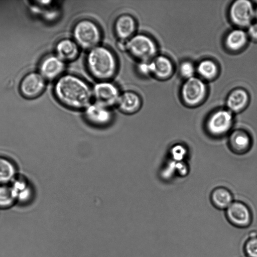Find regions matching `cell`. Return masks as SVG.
Wrapping results in <instances>:
<instances>
[{"mask_svg":"<svg viewBox=\"0 0 257 257\" xmlns=\"http://www.w3.org/2000/svg\"><path fill=\"white\" fill-rule=\"evenodd\" d=\"M150 65L151 75L160 79L169 77L173 71L172 62L164 56H156L150 61Z\"/></svg>","mask_w":257,"mask_h":257,"instance_id":"18","label":"cell"},{"mask_svg":"<svg viewBox=\"0 0 257 257\" xmlns=\"http://www.w3.org/2000/svg\"><path fill=\"white\" fill-rule=\"evenodd\" d=\"M248 39L247 33L240 29L231 31L225 39V44L227 48L232 51H237L243 48Z\"/></svg>","mask_w":257,"mask_h":257,"instance_id":"22","label":"cell"},{"mask_svg":"<svg viewBox=\"0 0 257 257\" xmlns=\"http://www.w3.org/2000/svg\"><path fill=\"white\" fill-rule=\"evenodd\" d=\"M195 71L194 65L189 61L183 62L180 67V74L186 79L194 77Z\"/></svg>","mask_w":257,"mask_h":257,"instance_id":"27","label":"cell"},{"mask_svg":"<svg viewBox=\"0 0 257 257\" xmlns=\"http://www.w3.org/2000/svg\"><path fill=\"white\" fill-rule=\"evenodd\" d=\"M80 48L73 39H63L58 41L56 45L55 55L65 62L71 61L78 56Z\"/></svg>","mask_w":257,"mask_h":257,"instance_id":"17","label":"cell"},{"mask_svg":"<svg viewBox=\"0 0 257 257\" xmlns=\"http://www.w3.org/2000/svg\"><path fill=\"white\" fill-rule=\"evenodd\" d=\"M54 92L58 101L74 110H84L93 99L92 88L88 83L71 74H63L57 79Z\"/></svg>","mask_w":257,"mask_h":257,"instance_id":"1","label":"cell"},{"mask_svg":"<svg viewBox=\"0 0 257 257\" xmlns=\"http://www.w3.org/2000/svg\"><path fill=\"white\" fill-rule=\"evenodd\" d=\"M206 89L205 83L200 78L194 76L186 79L181 89L183 100L187 105H197L204 98Z\"/></svg>","mask_w":257,"mask_h":257,"instance_id":"9","label":"cell"},{"mask_svg":"<svg viewBox=\"0 0 257 257\" xmlns=\"http://www.w3.org/2000/svg\"><path fill=\"white\" fill-rule=\"evenodd\" d=\"M65 69V62L56 55L46 57L40 66V73L45 80L57 79L63 74Z\"/></svg>","mask_w":257,"mask_h":257,"instance_id":"13","label":"cell"},{"mask_svg":"<svg viewBox=\"0 0 257 257\" xmlns=\"http://www.w3.org/2000/svg\"><path fill=\"white\" fill-rule=\"evenodd\" d=\"M233 123L232 113L227 109H220L208 117L205 123V129L211 137L220 138L230 132Z\"/></svg>","mask_w":257,"mask_h":257,"instance_id":"5","label":"cell"},{"mask_svg":"<svg viewBox=\"0 0 257 257\" xmlns=\"http://www.w3.org/2000/svg\"><path fill=\"white\" fill-rule=\"evenodd\" d=\"M10 184L17 204L27 205L33 200L34 189L26 177L19 174Z\"/></svg>","mask_w":257,"mask_h":257,"instance_id":"11","label":"cell"},{"mask_svg":"<svg viewBox=\"0 0 257 257\" xmlns=\"http://www.w3.org/2000/svg\"><path fill=\"white\" fill-rule=\"evenodd\" d=\"M247 34L252 40L257 41V23H252L247 27Z\"/></svg>","mask_w":257,"mask_h":257,"instance_id":"29","label":"cell"},{"mask_svg":"<svg viewBox=\"0 0 257 257\" xmlns=\"http://www.w3.org/2000/svg\"><path fill=\"white\" fill-rule=\"evenodd\" d=\"M138 71L142 75L148 76L151 75L150 61L139 62L137 66Z\"/></svg>","mask_w":257,"mask_h":257,"instance_id":"28","label":"cell"},{"mask_svg":"<svg viewBox=\"0 0 257 257\" xmlns=\"http://www.w3.org/2000/svg\"><path fill=\"white\" fill-rule=\"evenodd\" d=\"M18 175L16 164L11 159L0 156V185L10 184Z\"/></svg>","mask_w":257,"mask_h":257,"instance_id":"21","label":"cell"},{"mask_svg":"<svg viewBox=\"0 0 257 257\" xmlns=\"http://www.w3.org/2000/svg\"><path fill=\"white\" fill-rule=\"evenodd\" d=\"M248 101V95L244 90L235 89L232 91L227 98V109L232 113L239 112L245 108Z\"/></svg>","mask_w":257,"mask_h":257,"instance_id":"19","label":"cell"},{"mask_svg":"<svg viewBox=\"0 0 257 257\" xmlns=\"http://www.w3.org/2000/svg\"><path fill=\"white\" fill-rule=\"evenodd\" d=\"M196 70L202 77L210 79L216 76L218 68L213 61L210 60H204L199 63Z\"/></svg>","mask_w":257,"mask_h":257,"instance_id":"25","label":"cell"},{"mask_svg":"<svg viewBox=\"0 0 257 257\" xmlns=\"http://www.w3.org/2000/svg\"><path fill=\"white\" fill-rule=\"evenodd\" d=\"M94 101L111 108L116 105L120 94L116 85L109 80L98 81L92 88Z\"/></svg>","mask_w":257,"mask_h":257,"instance_id":"7","label":"cell"},{"mask_svg":"<svg viewBox=\"0 0 257 257\" xmlns=\"http://www.w3.org/2000/svg\"><path fill=\"white\" fill-rule=\"evenodd\" d=\"M227 222L233 227L244 229L251 224L253 216L248 206L242 202L233 201L225 210Z\"/></svg>","mask_w":257,"mask_h":257,"instance_id":"6","label":"cell"},{"mask_svg":"<svg viewBox=\"0 0 257 257\" xmlns=\"http://www.w3.org/2000/svg\"><path fill=\"white\" fill-rule=\"evenodd\" d=\"M126 51L139 62L149 61L157 56V47L151 37L139 33L127 41Z\"/></svg>","mask_w":257,"mask_h":257,"instance_id":"4","label":"cell"},{"mask_svg":"<svg viewBox=\"0 0 257 257\" xmlns=\"http://www.w3.org/2000/svg\"><path fill=\"white\" fill-rule=\"evenodd\" d=\"M16 204L10 184L0 185V209H9Z\"/></svg>","mask_w":257,"mask_h":257,"instance_id":"24","label":"cell"},{"mask_svg":"<svg viewBox=\"0 0 257 257\" xmlns=\"http://www.w3.org/2000/svg\"><path fill=\"white\" fill-rule=\"evenodd\" d=\"M241 247L244 257H257V232L247 233L242 239Z\"/></svg>","mask_w":257,"mask_h":257,"instance_id":"23","label":"cell"},{"mask_svg":"<svg viewBox=\"0 0 257 257\" xmlns=\"http://www.w3.org/2000/svg\"><path fill=\"white\" fill-rule=\"evenodd\" d=\"M72 35L79 47L88 51L100 45L102 38L98 25L87 19L79 20L74 25Z\"/></svg>","mask_w":257,"mask_h":257,"instance_id":"3","label":"cell"},{"mask_svg":"<svg viewBox=\"0 0 257 257\" xmlns=\"http://www.w3.org/2000/svg\"><path fill=\"white\" fill-rule=\"evenodd\" d=\"M210 201L215 208L225 210L233 200L232 195L229 190L223 187H218L211 192Z\"/></svg>","mask_w":257,"mask_h":257,"instance_id":"20","label":"cell"},{"mask_svg":"<svg viewBox=\"0 0 257 257\" xmlns=\"http://www.w3.org/2000/svg\"><path fill=\"white\" fill-rule=\"evenodd\" d=\"M45 79L40 73L31 72L26 75L20 84V91L25 97L33 98L37 97L44 91Z\"/></svg>","mask_w":257,"mask_h":257,"instance_id":"12","label":"cell"},{"mask_svg":"<svg viewBox=\"0 0 257 257\" xmlns=\"http://www.w3.org/2000/svg\"><path fill=\"white\" fill-rule=\"evenodd\" d=\"M170 153L172 161L179 162H183L187 156L188 151L185 146L180 144H177L171 147Z\"/></svg>","mask_w":257,"mask_h":257,"instance_id":"26","label":"cell"},{"mask_svg":"<svg viewBox=\"0 0 257 257\" xmlns=\"http://www.w3.org/2000/svg\"><path fill=\"white\" fill-rule=\"evenodd\" d=\"M85 63L89 73L99 81L109 80L117 71V60L114 54L100 45L88 51Z\"/></svg>","mask_w":257,"mask_h":257,"instance_id":"2","label":"cell"},{"mask_svg":"<svg viewBox=\"0 0 257 257\" xmlns=\"http://www.w3.org/2000/svg\"><path fill=\"white\" fill-rule=\"evenodd\" d=\"M255 10L253 4L246 0L234 2L229 10V16L232 23L239 27H248L255 19Z\"/></svg>","mask_w":257,"mask_h":257,"instance_id":"8","label":"cell"},{"mask_svg":"<svg viewBox=\"0 0 257 257\" xmlns=\"http://www.w3.org/2000/svg\"><path fill=\"white\" fill-rule=\"evenodd\" d=\"M251 139L249 134L242 129H236L229 134L228 145L234 153L241 155L247 153L251 146Z\"/></svg>","mask_w":257,"mask_h":257,"instance_id":"14","label":"cell"},{"mask_svg":"<svg viewBox=\"0 0 257 257\" xmlns=\"http://www.w3.org/2000/svg\"><path fill=\"white\" fill-rule=\"evenodd\" d=\"M142 105L141 96L133 91H125L120 93L116 106L122 113L132 114L138 112Z\"/></svg>","mask_w":257,"mask_h":257,"instance_id":"16","label":"cell"},{"mask_svg":"<svg viewBox=\"0 0 257 257\" xmlns=\"http://www.w3.org/2000/svg\"><path fill=\"white\" fill-rule=\"evenodd\" d=\"M137 29L134 18L128 14L118 16L114 22V31L118 40L126 41L132 38Z\"/></svg>","mask_w":257,"mask_h":257,"instance_id":"15","label":"cell"},{"mask_svg":"<svg viewBox=\"0 0 257 257\" xmlns=\"http://www.w3.org/2000/svg\"><path fill=\"white\" fill-rule=\"evenodd\" d=\"M84 115L90 124L98 127L109 125L113 118L111 108L94 101L84 109Z\"/></svg>","mask_w":257,"mask_h":257,"instance_id":"10","label":"cell"},{"mask_svg":"<svg viewBox=\"0 0 257 257\" xmlns=\"http://www.w3.org/2000/svg\"><path fill=\"white\" fill-rule=\"evenodd\" d=\"M255 19L256 20V22L257 23V7L255 8Z\"/></svg>","mask_w":257,"mask_h":257,"instance_id":"30","label":"cell"}]
</instances>
